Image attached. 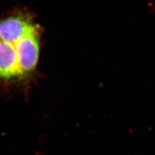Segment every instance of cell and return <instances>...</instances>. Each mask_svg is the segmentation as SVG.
Instances as JSON below:
<instances>
[{"label":"cell","mask_w":155,"mask_h":155,"mask_svg":"<svg viewBox=\"0 0 155 155\" xmlns=\"http://www.w3.org/2000/svg\"><path fill=\"white\" fill-rule=\"evenodd\" d=\"M17 43L12 44L0 40V78L9 79L23 76L18 64Z\"/></svg>","instance_id":"3"},{"label":"cell","mask_w":155,"mask_h":155,"mask_svg":"<svg viewBox=\"0 0 155 155\" xmlns=\"http://www.w3.org/2000/svg\"><path fill=\"white\" fill-rule=\"evenodd\" d=\"M36 25L21 16L7 18L0 21V40L15 44Z\"/></svg>","instance_id":"2"},{"label":"cell","mask_w":155,"mask_h":155,"mask_svg":"<svg viewBox=\"0 0 155 155\" xmlns=\"http://www.w3.org/2000/svg\"><path fill=\"white\" fill-rule=\"evenodd\" d=\"M41 36V28L36 24L17 43L18 64L23 76L36 69L40 54Z\"/></svg>","instance_id":"1"}]
</instances>
